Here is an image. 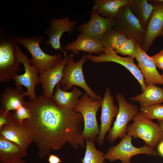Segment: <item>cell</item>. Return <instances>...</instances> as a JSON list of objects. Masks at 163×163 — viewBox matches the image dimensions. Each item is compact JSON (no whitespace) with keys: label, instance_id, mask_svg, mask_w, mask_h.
<instances>
[{"label":"cell","instance_id":"cell-1","mask_svg":"<svg viewBox=\"0 0 163 163\" xmlns=\"http://www.w3.org/2000/svg\"><path fill=\"white\" fill-rule=\"evenodd\" d=\"M31 117L27 120L33 142L41 158L68 143L76 149L86 147L82 135L84 120L81 114L59 107L52 98L40 95L33 101H25Z\"/></svg>","mask_w":163,"mask_h":163},{"label":"cell","instance_id":"cell-2","mask_svg":"<svg viewBox=\"0 0 163 163\" xmlns=\"http://www.w3.org/2000/svg\"><path fill=\"white\" fill-rule=\"evenodd\" d=\"M18 44L16 37L1 33L0 38V82H7L14 79L20 70L21 63L15 54Z\"/></svg>","mask_w":163,"mask_h":163},{"label":"cell","instance_id":"cell-3","mask_svg":"<svg viewBox=\"0 0 163 163\" xmlns=\"http://www.w3.org/2000/svg\"><path fill=\"white\" fill-rule=\"evenodd\" d=\"M75 53L68 57L67 62L65 66L63 76L59 82L62 85V89L68 91L72 86H78L84 89L93 101L102 100L103 98L97 95L89 87L87 83L83 72V64L87 59V53L84 54L78 62L74 61L73 57Z\"/></svg>","mask_w":163,"mask_h":163},{"label":"cell","instance_id":"cell-4","mask_svg":"<svg viewBox=\"0 0 163 163\" xmlns=\"http://www.w3.org/2000/svg\"><path fill=\"white\" fill-rule=\"evenodd\" d=\"M44 39V37L40 35L16 37L18 43L24 46L31 54L30 63L37 68L39 74L53 67L62 59L61 54L51 55L42 50L40 46Z\"/></svg>","mask_w":163,"mask_h":163},{"label":"cell","instance_id":"cell-5","mask_svg":"<svg viewBox=\"0 0 163 163\" xmlns=\"http://www.w3.org/2000/svg\"><path fill=\"white\" fill-rule=\"evenodd\" d=\"M133 122L127 126L126 134L134 138L143 140L146 145L154 149L163 140V132L159 125L153 122L141 111L133 119Z\"/></svg>","mask_w":163,"mask_h":163},{"label":"cell","instance_id":"cell-6","mask_svg":"<svg viewBox=\"0 0 163 163\" xmlns=\"http://www.w3.org/2000/svg\"><path fill=\"white\" fill-rule=\"evenodd\" d=\"M102 100L93 101L86 92L82 96L73 110L80 113L84 120L82 136L85 140L90 139L95 141L99 134L96 114L101 106Z\"/></svg>","mask_w":163,"mask_h":163},{"label":"cell","instance_id":"cell-7","mask_svg":"<svg viewBox=\"0 0 163 163\" xmlns=\"http://www.w3.org/2000/svg\"><path fill=\"white\" fill-rule=\"evenodd\" d=\"M116 99L119 104V111L115 121L111 128L107 139L113 143L117 138L122 139L126 133L128 123L139 112L138 107L127 101L123 94L118 93Z\"/></svg>","mask_w":163,"mask_h":163},{"label":"cell","instance_id":"cell-8","mask_svg":"<svg viewBox=\"0 0 163 163\" xmlns=\"http://www.w3.org/2000/svg\"><path fill=\"white\" fill-rule=\"evenodd\" d=\"M132 137L126 134L118 144L109 147L104 154L105 159L110 162L119 160L121 163H131V158L137 155H158L156 151L146 145L140 148L134 146L132 143Z\"/></svg>","mask_w":163,"mask_h":163},{"label":"cell","instance_id":"cell-9","mask_svg":"<svg viewBox=\"0 0 163 163\" xmlns=\"http://www.w3.org/2000/svg\"><path fill=\"white\" fill-rule=\"evenodd\" d=\"M15 54L18 59L23 64L25 71L23 74H17L15 76L14 79L15 85L26 87L27 90L24 92V96H27L30 101H33L37 97L35 87L40 83L38 75L39 71L36 67L30 64V59L23 53L18 44L15 47Z\"/></svg>","mask_w":163,"mask_h":163},{"label":"cell","instance_id":"cell-10","mask_svg":"<svg viewBox=\"0 0 163 163\" xmlns=\"http://www.w3.org/2000/svg\"><path fill=\"white\" fill-rule=\"evenodd\" d=\"M115 21L113 29L122 32L128 37L134 39L139 45L143 43L146 30L132 11L129 5L121 8Z\"/></svg>","mask_w":163,"mask_h":163},{"label":"cell","instance_id":"cell-11","mask_svg":"<svg viewBox=\"0 0 163 163\" xmlns=\"http://www.w3.org/2000/svg\"><path fill=\"white\" fill-rule=\"evenodd\" d=\"M10 112L8 123L0 129V135L19 146L27 151L33 142L32 134L27 120L20 122L15 119Z\"/></svg>","mask_w":163,"mask_h":163},{"label":"cell","instance_id":"cell-12","mask_svg":"<svg viewBox=\"0 0 163 163\" xmlns=\"http://www.w3.org/2000/svg\"><path fill=\"white\" fill-rule=\"evenodd\" d=\"M134 58L128 56L123 57L117 54L113 49L105 48L104 52L99 56L88 54L87 59L94 63L113 62L119 64L127 69L139 83L142 91L145 89L146 85L138 65L134 62Z\"/></svg>","mask_w":163,"mask_h":163},{"label":"cell","instance_id":"cell-13","mask_svg":"<svg viewBox=\"0 0 163 163\" xmlns=\"http://www.w3.org/2000/svg\"><path fill=\"white\" fill-rule=\"evenodd\" d=\"M154 9L148 20L145 37L143 43L139 46L145 52L158 36H163V2L158 0L150 1Z\"/></svg>","mask_w":163,"mask_h":163},{"label":"cell","instance_id":"cell-14","mask_svg":"<svg viewBox=\"0 0 163 163\" xmlns=\"http://www.w3.org/2000/svg\"><path fill=\"white\" fill-rule=\"evenodd\" d=\"M77 20L71 21L69 17L59 18H55L50 22V26L45 32L49 37L46 42L47 46H50L55 50L62 52L66 56V51L62 48L60 39L63 34L67 32L71 35L77 24Z\"/></svg>","mask_w":163,"mask_h":163},{"label":"cell","instance_id":"cell-15","mask_svg":"<svg viewBox=\"0 0 163 163\" xmlns=\"http://www.w3.org/2000/svg\"><path fill=\"white\" fill-rule=\"evenodd\" d=\"M90 14L89 21L79 25L78 30L80 33L101 40L109 31L113 28L115 19L103 17L92 9Z\"/></svg>","mask_w":163,"mask_h":163},{"label":"cell","instance_id":"cell-16","mask_svg":"<svg viewBox=\"0 0 163 163\" xmlns=\"http://www.w3.org/2000/svg\"><path fill=\"white\" fill-rule=\"evenodd\" d=\"M101 107L100 131L96 139L99 146L103 144L105 135L110 129L113 119L117 117L119 111V108L114 104L113 95L108 87L106 89Z\"/></svg>","mask_w":163,"mask_h":163},{"label":"cell","instance_id":"cell-17","mask_svg":"<svg viewBox=\"0 0 163 163\" xmlns=\"http://www.w3.org/2000/svg\"><path fill=\"white\" fill-rule=\"evenodd\" d=\"M68 59L67 56L62 58L53 67L45 70L39 76L44 96L52 98L54 89L62 79L64 68Z\"/></svg>","mask_w":163,"mask_h":163},{"label":"cell","instance_id":"cell-18","mask_svg":"<svg viewBox=\"0 0 163 163\" xmlns=\"http://www.w3.org/2000/svg\"><path fill=\"white\" fill-rule=\"evenodd\" d=\"M136 46L138 53L136 59L146 85H163L161 75L158 72L151 57L142 50L138 43Z\"/></svg>","mask_w":163,"mask_h":163},{"label":"cell","instance_id":"cell-19","mask_svg":"<svg viewBox=\"0 0 163 163\" xmlns=\"http://www.w3.org/2000/svg\"><path fill=\"white\" fill-rule=\"evenodd\" d=\"M64 48L72 54L82 51L88 53V54L94 53L99 56L104 53L105 47L101 40L80 33L76 40L68 44Z\"/></svg>","mask_w":163,"mask_h":163},{"label":"cell","instance_id":"cell-20","mask_svg":"<svg viewBox=\"0 0 163 163\" xmlns=\"http://www.w3.org/2000/svg\"><path fill=\"white\" fill-rule=\"evenodd\" d=\"M24 92L22 86L13 88L7 87L1 94L0 108L6 116L10 111L16 110L24 105Z\"/></svg>","mask_w":163,"mask_h":163},{"label":"cell","instance_id":"cell-21","mask_svg":"<svg viewBox=\"0 0 163 163\" xmlns=\"http://www.w3.org/2000/svg\"><path fill=\"white\" fill-rule=\"evenodd\" d=\"M61 85L59 83L56 85L53 100L59 107L73 110L79 101V97L83 95L82 92L76 86H73L71 91H65L61 88Z\"/></svg>","mask_w":163,"mask_h":163},{"label":"cell","instance_id":"cell-22","mask_svg":"<svg viewBox=\"0 0 163 163\" xmlns=\"http://www.w3.org/2000/svg\"><path fill=\"white\" fill-rule=\"evenodd\" d=\"M27 155V151L0 135V163H14Z\"/></svg>","mask_w":163,"mask_h":163},{"label":"cell","instance_id":"cell-23","mask_svg":"<svg viewBox=\"0 0 163 163\" xmlns=\"http://www.w3.org/2000/svg\"><path fill=\"white\" fill-rule=\"evenodd\" d=\"M130 2V0H94L92 9L103 17L115 19L121 8Z\"/></svg>","mask_w":163,"mask_h":163},{"label":"cell","instance_id":"cell-24","mask_svg":"<svg viewBox=\"0 0 163 163\" xmlns=\"http://www.w3.org/2000/svg\"><path fill=\"white\" fill-rule=\"evenodd\" d=\"M140 94L132 97L130 100L139 102L140 106H148L163 103V88L153 84L146 86Z\"/></svg>","mask_w":163,"mask_h":163},{"label":"cell","instance_id":"cell-25","mask_svg":"<svg viewBox=\"0 0 163 163\" xmlns=\"http://www.w3.org/2000/svg\"><path fill=\"white\" fill-rule=\"evenodd\" d=\"M133 14L145 30L154 9L153 5L147 0H130L129 5Z\"/></svg>","mask_w":163,"mask_h":163},{"label":"cell","instance_id":"cell-26","mask_svg":"<svg viewBox=\"0 0 163 163\" xmlns=\"http://www.w3.org/2000/svg\"><path fill=\"white\" fill-rule=\"evenodd\" d=\"M127 37L122 32L113 29L109 31L101 40L105 48L116 50L126 41Z\"/></svg>","mask_w":163,"mask_h":163},{"label":"cell","instance_id":"cell-27","mask_svg":"<svg viewBox=\"0 0 163 163\" xmlns=\"http://www.w3.org/2000/svg\"><path fill=\"white\" fill-rule=\"evenodd\" d=\"M86 149L82 163H105L104 154L95 147L94 141L90 139L85 140Z\"/></svg>","mask_w":163,"mask_h":163},{"label":"cell","instance_id":"cell-28","mask_svg":"<svg viewBox=\"0 0 163 163\" xmlns=\"http://www.w3.org/2000/svg\"><path fill=\"white\" fill-rule=\"evenodd\" d=\"M140 110L151 120L163 121V105L157 104L148 106H140Z\"/></svg>","mask_w":163,"mask_h":163},{"label":"cell","instance_id":"cell-29","mask_svg":"<svg viewBox=\"0 0 163 163\" xmlns=\"http://www.w3.org/2000/svg\"><path fill=\"white\" fill-rule=\"evenodd\" d=\"M137 42L134 39L127 37L126 42L119 48L115 50L117 53L126 56L134 58L137 56V50L136 43Z\"/></svg>","mask_w":163,"mask_h":163},{"label":"cell","instance_id":"cell-30","mask_svg":"<svg viewBox=\"0 0 163 163\" xmlns=\"http://www.w3.org/2000/svg\"><path fill=\"white\" fill-rule=\"evenodd\" d=\"M13 114L14 119L22 122L26 120H29L31 115L30 109L24 106H22L16 110Z\"/></svg>","mask_w":163,"mask_h":163},{"label":"cell","instance_id":"cell-31","mask_svg":"<svg viewBox=\"0 0 163 163\" xmlns=\"http://www.w3.org/2000/svg\"><path fill=\"white\" fill-rule=\"evenodd\" d=\"M150 57L156 66L163 70V49L159 53Z\"/></svg>","mask_w":163,"mask_h":163},{"label":"cell","instance_id":"cell-32","mask_svg":"<svg viewBox=\"0 0 163 163\" xmlns=\"http://www.w3.org/2000/svg\"><path fill=\"white\" fill-rule=\"evenodd\" d=\"M10 115V112L6 116L4 114L2 110H0V129L8 123Z\"/></svg>","mask_w":163,"mask_h":163},{"label":"cell","instance_id":"cell-33","mask_svg":"<svg viewBox=\"0 0 163 163\" xmlns=\"http://www.w3.org/2000/svg\"><path fill=\"white\" fill-rule=\"evenodd\" d=\"M47 161L49 163H61L62 162L59 157L53 154H50L48 155Z\"/></svg>","mask_w":163,"mask_h":163},{"label":"cell","instance_id":"cell-34","mask_svg":"<svg viewBox=\"0 0 163 163\" xmlns=\"http://www.w3.org/2000/svg\"><path fill=\"white\" fill-rule=\"evenodd\" d=\"M158 151L160 155L163 157V140L159 143Z\"/></svg>","mask_w":163,"mask_h":163},{"label":"cell","instance_id":"cell-35","mask_svg":"<svg viewBox=\"0 0 163 163\" xmlns=\"http://www.w3.org/2000/svg\"><path fill=\"white\" fill-rule=\"evenodd\" d=\"M158 122L161 130L163 132V121H158Z\"/></svg>","mask_w":163,"mask_h":163},{"label":"cell","instance_id":"cell-36","mask_svg":"<svg viewBox=\"0 0 163 163\" xmlns=\"http://www.w3.org/2000/svg\"><path fill=\"white\" fill-rule=\"evenodd\" d=\"M14 163H28L23 159H22Z\"/></svg>","mask_w":163,"mask_h":163},{"label":"cell","instance_id":"cell-37","mask_svg":"<svg viewBox=\"0 0 163 163\" xmlns=\"http://www.w3.org/2000/svg\"><path fill=\"white\" fill-rule=\"evenodd\" d=\"M161 75V77H162V80H163V72L162 74Z\"/></svg>","mask_w":163,"mask_h":163},{"label":"cell","instance_id":"cell-38","mask_svg":"<svg viewBox=\"0 0 163 163\" xmlns=\"http://www.w3.org/2000/svg\"><path fill=\"white\" fill-rule=\"evenodd\" d=\"M159 1L163 2V0H158Z\"/></svg>","mask_w":163,"mask_h":163}]
</instances>
